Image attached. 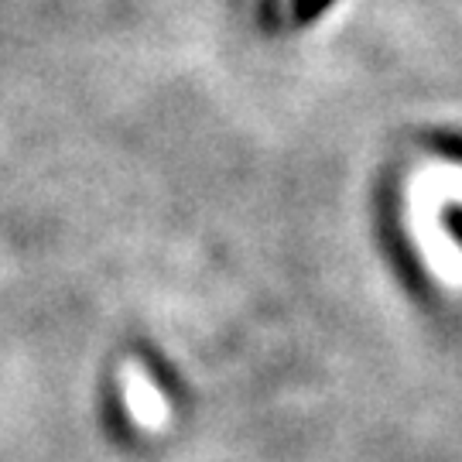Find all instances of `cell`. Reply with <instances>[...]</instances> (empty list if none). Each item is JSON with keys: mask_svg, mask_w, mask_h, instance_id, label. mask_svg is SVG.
<instances>
[{"mask_svg": "<svg viewBox=\"0 0 462 462\" xmlns=\"http://www.w3.org/2000/svg\"><path fill=\"white\" fill-rule=\"evenodd\" d=\"M120 394L127 404V414L137 429L162 431L168 425V401L158 391V383L137 360H127L120 366Z\"/></svg>", "mask_w": 462, "mask_h": 462, "instance_id": "6da1fadb", "label": "cell"}, {"mask_svg": "<svg viewBox=\"0 0 462 462\" xmlns=\"http://www.w3.org/2000/svg\"><path fill=\"white\" fill-rule=\"evenodd\" d=\"M408 189H418L439 202H459L462 206V165H425L411 175Z\"/></svg>", "mask_w": 462, "mask_h": 462, "instance_id": "7a4b0ae2", "label": "cell"}]
</instances>
